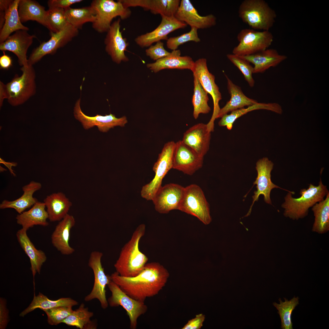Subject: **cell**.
I'll return each instance as SVG.
<instances>
[{
	"label": "cell",
	"instance_id": "6da1fadb",
	"mask_svg": "<svg viewBox=\"0 0 329 329\" xmlns=\"http://www.w3.org/2000/svg\"><path fill=\"white\" fill-rule=\"evenodd\" d=\"M169 276L167 269L156 262L147 263L142 271L134 277L122 276L116 271L110 275L111 280L128 295L144 302L147 298L158 293Z\"/></svg>",
	"mask_w": 329,
	"mask_h": 329
},
{
	"label": "cell",
	"instance_id": "7a4b0ae2",
	"mask_svg": "<svg viewBox=\"0 0 329 329\" xmlns=\"http://www.w3.org/2000/svg\"><path fill=\"white\" fill-rule=\"evenodd\" d=\"M146 226L139 225L133 232L129 241L122 249L114 267L119 275L125 277H134L143 270L148 260L147 257L140 251V241L144 235Z\"/></svg>",
	"mask_w": 329,
	"mask_h": 329
},
{
	"label": "cell",
	"instance_id": "3957f363",
	"mask_svg": "<svg viewBox=\"0 0 329 329\" xmlns=\"http://www.w3.org/2000/svg\"><path fill=\"white\" fill-rule=\"evenodd\" d=\"M326 186L320 179L317 186L310 184L307 189H301L300 197L295 198L288 192L284 197L285 201L281 207L284 209L283 215L293 220L302 219L308 215L310 208L324 199L329 193Z\"/></svg>",
	"mask_w": 329,
	"mask_h": 329
},
{
	"label": "cell",
	"instance_id": "277c9868",
	"mask_svg": "<svg viewBox=\"0 0 329 329\" xmlns=\"http://www.w3.org/2000/svg\"><path fill=\"white\" fill-rule=\"evenodd\" d=\"M239 17L252 29L269 31L276 18V12L264 0H245L238 10Z\"/></svg>",
	"mask_w": 329,
	"mask_h": 329
},
{
	"label": "cell",
	"instance_id": "5b68a950",
	"mask_svg": "<svg viewBox=\"0 0 329 329\" xmlns=\"http://www.w3.org/2000/svg\"><path fill=\"white\" fill-rule=\"evenodd\" d=\"M22 74L15 75L5 84L6 99L10 104L16 106L23 104L36 93V73L33 65L23 66Z\"/></svg>",
	"mask_w": 329,
	"mask_h": 329
},
{
	"label": "cell",
	"instance_id": "8992f818",
	"mask_svg": "<svg viewBox=\"0 0 329 329\" xmlns=\"http://www.w3.org/2000/svg\"><path fill=\"white\" fill-rule=\"evenodd\" d=\"M95 15V19L92 27L99 33L107 32L113 19L119 16L120 19L129 18L131 14V10L125 7L120 0H94L91 3Z\"/></svg>",
	"mask_w": 329,
	"mask_h": 329
},
{
	"label": "cell",
	"instance_id": "52a82bcc",
	"mask_svg": "<svg viewBox=\"0 0 329 329\" xmlns=\"http://www.w3.org/2000/svg\"><path fill=\"white\" fill-rule=\"evenodd\" d=\"M178 210L193 216L204 224L210 223L211 218L209 204L201 188L195 184L185 187Z\"/></svg>",
	"mask_w": 329,
	"mask_h": 329
},
{
	"label": "cell",
	"instance_id": "ba28073f",
	"mask_svg": "<svg viewBox=\"0 0 329 329\" xmlns=\"http://www.w3.org/2000/svg\"><path fill=\"white\" fill-rule=\"evenodd\" d=\"M273 36L269 31H258L251 29H242L238 34V45L232 54L240 56L249 55L264 50L271 45Z\"/></svg>",
	"mask_w": 329,
	"mask_h": 329
},
{
	"label": "cell",
	"instance_id": "9c48e42d",
	"mask_svg": "<svg viewBox=\"0 0 329 329\" xmlns=\"http://www.w3.org/2000/svg\"><path fill=\"white\" fill-rule=\"evenodd\" d=\"M175 143L170 141L164 145L153 169L155 173L153 179L143 186L141 195L147 200H152L155 194L161 187L164 176L172 168L173 158Z\"/></svg>",
	"mask_w": 329,
	"mask_h": 329
},
{
	"label": "cell",
	"instance_id": "30bf717a",
	"mask_svg": "<svg viewBox=\"0 0 329 329\" xmlns=\"http://www.w3.org/2000/svg\"><path fill=\"white\" fill-rule=\"evenodd\" d=\"M107 286L111 293L108 300V305L112 307L122 306L129 317L130 328H136L138 318L147 310V307L144 302L129 296L111 280Z\"/></svg>",
	"mask_w": 329,
	"mask_h": 329
},
{
	"label": "cell",
	"instance_id": "8fae6325",
	"mask_svg": "<svg viewBox=\"0 0 329 329\" xmlns=\"http://www.w3.org/2000/svg\"><path fill=\"white\" fill-rule=\"evenodd\" d=\"M78 30L69 23L58 32L50 33V39L42 43L33 51L28 59V65H33L46 55L55 54L57 49L64 47L76 36Z\"/></svg>",
	"mask_w": 329,
	"mask_h": 329
},
{
	"label": "cell",
	"instance_id": "7c38bea8",
	"mask_svg": "<svg viewBox=\"0 0 329 329\" xmlns=\"http://www.w3.org/2000/svg\"><path fill=\"white\" fill-rule=\"evenodd\" d=\"M102 253L94 251L90 254L88 264L93 270L94 276V282L91 292L86 296L84 300L86 302L94 299L100 302L101 307L106 309L108 305L106 295L105 287L111 280L110 276L106 275L103 267L101 259Z\"/></svg>",
	"mask_w": 329,
	"mask_h": 329
},
{
	"label": "cell",
	"instance_id": "4fadbf2b",
	"mask_svg": "<svg viewBox=\"0 0 329 329\" xmlns=\"http://www.w3.org/2000/svg\"><path fill=\"white\" fill-rule=\"evenodd\" d=\"M274 164L267 157H264L259 160L256 163V168L257 175L254 185H256V190L253 196V203L247 214L245 217L249 215L251 211L252 207L256 201L259 200L260 195L264 197V200L267 203L272 204L270 198L271 190L274 188H279L294 194L295 193L281 188L273 183L271 180V173L273 168Z\"/></svg>",
	"mask_w": 329,
	"mask_h": 329
},
{
	"label": "cell",
	"instance_id": "5bb4252c",
	"mask_svg": "<svg viewBox=\"0 0 329 329\" xmlns=\"http://www.w3.org/2000/svg\"><path fill=\"white\" fill-rule=\"evenodd\" d=\"M193 76L198 79L205 90L212 96L214 103V110L212 115L208 124L210 126H214V121L220 109L219 102L221 99V94L219 88L215 82L214 76L210 73L208 69L207 60L200 58L194 62L191 70Z\"/></svg>",
	"mask_w": 329,
	"mask_h": 329
},
{
	"label": "cell",
	"instance_id": "9a60e30c",
	"mask_svg": "<svg viewBox=\"0 0 329 329\" xmlns=\"http://www.w3.org/2000/svg\"><path fill=\"white\" fill-rule=\"evenodd\" d=\"M203 160L182 140L175 143L172 168L191 175L202 167Z\"/></svg>",
	"mask_w": 329,
	"mask_h": 329
},
{
	"label": "cell",
	"instance_id": "2e32d148",
	"mask_svg": "<svg viewBox=\"0 0 329 329\" xmlns=\"http://www.w3.org/2000/svg\"><path fill=\"white\" fill-rule=\"evenodd\" d=\"M184 190V187L175 183L161 186L152 200L155 210L161 214H167L178 210Z\"/></svg>",
	"mask_w": 329,
	"mask_h": 329
},
{
	"label": "cell",
	"instance_id": "e0dca14e",
	"mask_svg": "<svg viewBox=\"0 0 329 329\" xmlns=\"http://www.w3.org/2000/svg\"><path fill=\"white\" fill-rule=\"evenodd\" d=\"M160 24L152 31L138 36L135 39L136 43L142 48L151 45L154 43L161 40H167L168 35L179 29L184 28L187 24L177 19L175 16H161Z\"/></svg>",
	"mask_w": 329,
	"mask_h": 329
},
{
	"label": "cell",
	"instance_id": "ac0fdd59",
	"mask_svg": "<svg viewBox=\"0 0 329 329\" xmlns=\"http://www.w3.org/2000/svg\"><path fill=\"white\" fill-rule=\"evenodd\" d=\"M80 99L76 102L74 108V115L75 118L82 123L83 128L88 129L97 126L99 130L102 132H107L111 128L119 126L124 127L127 123L125 116L118 118L112 114L102 116L97 115L90 117L86 115L82 111L80 107Z\"/></svg>",
	"mask_w": 329,
	"mask_h": 329
},
{
	"label": "cell",
	"instance_id": "d6986e66",
	"mask_svg": "<svg viewBox=\"0 0 329 329\" xmlns=\"http://www.w3.org/2000/svg\"><path fill=\"white\" fill-rule=\"evenodd\" d=\"M120 21L119 18L111 23L104 40L106 51L112 60L118 64L129 60L125 54L129 43L120 31Z\"/></svg>",
	"mask_w": 329,
	"mask_h": 329
},
{
	"label": "cell",
	"instance_id": "ffe728a7",
	"mask_svg": "<svg viewBox=\"0 0 329 329\" xmlns=\"http://www.w3.org/2000/svg\"><path fill=\"white\" fill-rule=\"evenodd\" d=\"M36 38L35 35L29 34L27 30H17L0 43V50L3 52L9 51L13 53L17 56L19 65L27 66L28 65L27 51L32 44L33 39Z\"/></svg>",
	"mask_w": 329,
	"mask_h": 329
},
{
	"label": "cell",
	"instance_id": "44dd1931",
	"mask_svg": "<svg viewBox=\"0 0 329 329\" xmlns=\"http://www.w3.org/2000/svg\"><path fill=\"white\" fill-rule=\"evenodd\" d=\"M211 133L207 124L199 123L184 133L182 140L199 156L203 158L209 149Z\"/></svg>",
	"mask_w": 329,
	"mask_h": 329
},
{
	"label": "cell",
	"instance_id": "7402d4cb",
	"mask_svg": "<svg viewBox=\"0 0 329 329\" xmlns=\"http://www.w3.org/2000/svg\"><path fill=\"white\" fill-rule=\"evenodd\" d=\"M178 20L189 25L191 28L204 29L211 27L216 24V18L212 14L201 16L189 0H182L175 15Z\"/></svg>",
	"mask_w": 329,
	"mask_h": 329
},
{
	"label": "cell",
	"instance_id": "603a6c76",
	"mask_svg": "<svg viewBox=\"0 0 329 329\" xmlns=\"http://www.w3.org/2000/svg\"><path fill=\"white\" fill-rule=\"evenodd\" d=\"M75 223L74 216L68 214L59 221L51 235L52 244L62 255H69L75 252L69 242L71 230Z\"/></svg>",
	"mask_w": 329,
	"mask_h": 329
},
{
	"label": "cell",
	"instance_id": "cb8c5ba5",
	"mask_svg": "<svg viewBox=\"0 0 329 329\" xmlns=\"http://www.w3.org/2000/svg\"><path fill=\"white\" fill-rule=\"evenodd\" d=\"M27 232V230L21 228L17 232L16 236L21 247L30 259V270L34 278L37 273L40 274L42 266L47 260V256L43 251L36 248Z\"/></svg>",
	"mask_w": 329,
	"mask_h": 329
},
{
	"label": "cell",
	"instance_id": "d4e9b609",
	"mask_svg": "<svg viewBox=\"0 0 329 329\" xmlns=\"http://www.w3.org/2000/svg\"><path fill=\"white\" fill-rule=\"evenodd\" d=\"M48 219L51 222L59 221L68 214L72 202L61 192L53 193L44 199Z\"/></svg>",
	"mask_w": 329,
	"mask_h": 329
},
{
	"label": "cell",
	"instance_id": "484cf974",
	"mask_svg": "<svg viewBox=\"0 0 329 329\" xmlns=\"http://www.w3.org/2000/svg\"><path fill=\"white\" fill-rule=\"evenodd\" d=\"M242 57L254 65L253 73H263L271 67L277 66L287 58L286 55L279 54L276 49L268 48Z\"/></svg>",
	"mask_w": 329,
	"mask_h": 329
},
{
	"label": "cell",
	"instance_id": "4316f807",
	"mask_svg": "<svg viewBox=\"0 0 329 329\" xmlns=\"http://www.w3.org/2000/svg\"><path fill=\"white\" fill-rule=\"evenodd\" d=\"M41 183L32 181L22 188L23 193L18 199L12 201L4 200L0 204V209H14L20 214L32 207L38 201L33 197L34 194L41 188Z\"/></svg>",
	"mask_w": 329,
	"mask_h": 329
},
{
	"label": "cell",
	"instance_id": "83f0119b",
	"mask_svg": "<svg viewBox=\"0 0 329 329\" xmlns=\"http://www.w3.org/2000/svg\"><path fill=\"white\" fill-rule=\"evenodd\" d=\"M225 76L227 80V88L231 97L225 105L220 108L217 119L222 117L230 112L243 108L245 106L252 105L258 102L256 100L246 96L240 87L234 84L227 76Z\"/></svg>",
	"mask_w": 329,
	"mask_h": 329
},
{
	"label": "cell",
	"instance_id": "f1b7e54d",
	"mask_svg": "<svg viewBox=\"0 0 329 329\" xmlns=\"http://www.w3.org/2000/svg\"><path fill=\"white\" fill-rule=\"evenodd\" d=\"M194 62L188 56H181L179 50L172 51L168 55L148 64L147 67L154 73L164 69H189L192 70Z\"/></svg>",
	"mask_w": 329,
	"mask_h": 329
},
{
	"label": "cell",
	"instance_id": "f546056e",
	"mask_svg": "<svg viewBox=\"0 0 329 329\" xmlns=\"http://www.w3.org/2000/svg\"><path fill=\"white\" fill-rule=\"evenodd\" d=\"M18 12L21 22L29 20L35 21L46 27L51 29L47 19V11L45 7L35 1L20 0Z\"/></svg>",
	"mask_w": 329,
	"mask_h": 329
},
{
	"label": "cell",
	"instance_id": "4dcf8cb0",
	"mask_svg": "<svg viewBox=\"0 0 329 329\" xmlns=\"http://www.w3.org/2000/svg\"><path fill=\"white\" fill-rule=\"evenodd\" d=\"M17 223L27 231L34 225H48V215L44 202L38 201L29 210L16 216Z\"/></svg>",
	"mask_w": 329,
	"mask_h": 329
},
{
	"label": "cell",
	"instance_id": "1f68e13d",
	"mask_svg": "<svg viewBox=\"0 0 329 329\" xmlns=\"http://www.w3.org/2000/svg\"><path fill=\"white\" fill-rule=\"evenodd\" d=\"M264 109L279 114H281L283 110L281 106L278 103H257L247 108L238 109L231 112L229 114L224 115L218 122L220 126H226L228 130H231L234 122L239 118L253 111Z\"/></svg>",
	"mask_w": 329,
	"mask_h": 329
},
{
	"label": "cell",
	"instance_id": "d6a6232c",
	"mask_svg": "<svg viewBox=\"0 0 329 329\" xmlns=\"http://www.w3.org/2000/svg\"><path fill=\"white\" fill-rule=\"evenodd\" d=\"M20 0H14L5 12V21L0 31V43L4 42L14 32L19 30H28L29 28L22 24L18 12Z\"/></svg>",
	"mask_w": 329,
	"mask_h": 329
},
{
	"label": "cell",
	"instance_id": "836d02e7",
	"mask_svg": "<svg viewBox=\"0 0 329 329\" xmlns=\"http://www.w3.org/2000/svg\"><path fill=\"white\" fill-rule=\"evenodd\" d=\"M77 305V302L70 298H62L57 300H52L49 299L46 296L39 292L37 296L34 294L31 303L26 309L20 313L19 316L23 317L37 309H40L43 310L61 306L73 307Z\"/></svg>",
	"mask_w": 329,
	"mask_h": 329
},
{
	"label": "cell",
	"instance_id": "e575fe53",
	"mask_svg": "<svg viewBox=\"0 0 329 329\" xmlns=\"http://www.w3.org/2000/svg\"><path fill=\"white\" fill-rule=\"evenodd\" d=\"M314 221L312 228L313 232L319 234L326 233L329 231V193L323 200L316 203L312 208Z\"/></svg>",
	"mask_w": 329,
	"mask_h": 329
},
{
	"label": "cell",
	"instance_id": "d590c367",
	"mask_svg": "<svg viewBox=\"0 0 329 329\" xmlns=\"http://www.w3.org/2000/svg\"><path fill=\"white\" fill-rule=\"evenodd\" d=\"M64 10L68 23L78 30L87 23H92L95 19L94 12L90 5L79 8L69 7Z\"/></svg>",
	"mask_w": 329,
	"mask_h": 329
},
{
	"label": "cell",
	"instance_id": "8d00e7d4",
	"mask_svg": "<svg viewBox=\"0 0 329 329\" xmlns=\"http://www.w3.org/2000/svg\"><path fill=\"white\" fill-rule=\"evenodd\" d=\"M93 315V313L89 311L88 308L85 307L82 303L77 309L73 310L62 323L80 329L95 328L90 319Z\"/></svg>",
	"mask_w": 329,
	"mask_h": 329
},
{
	"label": "cell",
	"instance_id": "74e56055",
	"mask_svg": "<svg viewBox=\"0 0 329 329\" xmlns=\"http://www.w3.org/2000/svg\"><path fill=\"white\" fill-rule=\"evenodd\" d=\"M194 77V93L192 102L193 107V115L197 119L201 113L206 114L211 110L208 105V93L205 90L197 78Z\"/></svg>",
	"mask_w": 329,
	"mask_h": 329
},
{
	"label": "cell",
	"instance_id": "f35d334b",
	"mask_svg": "<svg viewBox=\"0 0 329 329\" xmlns=\"http://www.w3.org/2000/svg\"><path fill=\"white\" fill-rule=\"evenodd\" d=\"M284 299V302L280 298V303L274 302L273 304L278 310V313L281 319V328L292 329L291 316L293 310L299 304V298L294 296L290 300Z\"/></svg>",
	"mask_w": 329,
	"mask_h": 329
},
{
	"label": "cell",
	"instance_id": "ab89813d",
	"mask_svg": "<svg viewBox=\"0 0 329 329\" xmlns=\"http://www.w3.org/2000/svg\"><path fill=\"white\" fill-rule=\"evenodd\" d=\"M179 0H150L149 10L154 14L175 16L180 5Z\"/></svg>",
	"mask_w": 329,
	"mask_h": 329
},
{
	"label": "cell",
	"instance_id": "60d3db41",
	"mask_svg": "<svg viewBox=\"0 0 329 329\" xmlns=\"http://www.w3.org/2000/svg\"><path fill=\"white\" fill-rule=\"evenodd\" d=\"M47 19L51 29V32H58L68 24L65 15L64 9L58 8H49Z\"/></svg>",
	"mask_w": 329,
	"mask_h": 329
},
{
	"label": "cell",
	"instance_id": "b9f144b4",
	"mask_svg": "<svg viewBox=\"0 0 329 329\" xmlns=\"http://www.w3.org/2000/svg\"><path fill=\"white\" fill-rule=\"evenodd\" d=\"M228 59L241 71L245 80L250 87L255 84V81L253 77V67L250 63L242 56L233 54L226 55Z\"/></svg>",
	"mask_w": 329,
	"mask_h": 329
},
{
	"label": "cell",
	"instance_id": "7bdbcfd3",
	"mask_svg": "<svg viewBox=\"0 0 329 329\" xmlns=\"http://www.w3.org/2000/svg\"><path fill=\"white\" fill-rule=\"evenodd\" d=\"M72 307L61 306L43 310L47 315L48 323L51 325H57L73 311Z\"/></svg>",
	"mask_w": 329,
	"mask_h": 329
},
{
	"label": "cell",
	"instance_id": "ee69618b",
	"mask_svg": "<svg viewBox=\"0 0 329 329\" xmlns=\"http://www.w3.org/2000/svg\"><path fill=\"white\" fill-rule=\"evenodd\" d=\"M197 30L195 28L192 27L188 32L168 38L166 42L167 48L173 51L177 50L179 45L188 41H193L196 43L200 42V39L198 36Z\"/></svg>",
	"mask_w": 329,
	"mask_h": 329
},
{
	"label": "cell",
	"instance_id": "f6af8a7d",
	"mask_svg": "<svg viewBox=\"0 0 329 329\" xmlns=\"http://www.w3.org/2000/svg\"><path fill=\"white\" fill-rule=\"evenodd\" d=\"M146 55L154 60L157 61L168 55L170 52L166 51L164 47V44L161 41L154 45L150 46L145 51Z\"/></svg>",
	"mask_w": 329,
	"mask_h": 329
},
{
	"label": "cell",
	"instance_id": "bcb514c9",
	"mask_svg": "<svg viewBox=\"0 0 329 329\" xmlns=\"http://www.w3.org/2000/svg\"><path fill=\"white\" fill-rule=\"evenodd\" d=\"M9 311L7 308L5 299L0 298V329H5L9 321Z\"/></svg>",
	"mask_w": 329,
	"mask_h": 329
},
{
	"label": "cell",
	"instance_id": "7dc6e473",
	"mask_svg": "<svg viewBox=\"0 0 329 329\" xmlns=\"http://www.w3.org/2000/svg\"><path fill=\"white\" fill-rule=\"evenodd\" d=\"M82 0H49L48 1L49 8H58L64 9L74 4L82 2Z\"/></svg>",
	"mask_w": 329,
	"mask_h": 329
},
{
	"label": "cell",
	"instance_id": "c3c4849f",
	"mask_svg": "<svg viewBox=\"0 0 329 329\" xmlns=\"http://www.w3.org/2000/svg\"><path fill=\"white\" fill-rule=\"evenodd\" d=\"M205 319V316L202 314H200L196 317L189 320L182 327V329H199L203 326Z\"/></svg>",
	"mask_w": 329,
	"mask_h": 329
},
{
	"label": "cell",
	"instance_id": "681fc988",
	"mask_svg": "<svg viewBox=\"0 0 329 329\" xmlns=\"http://www.w3.org/2000/svg\"><path fill=\"white\" fill-rule=\"evenodd\" d=\"M12 65V59L11 57L3 53L0 57V69L8 70Z\"/></svg>",
	"mask_w": 329,
	"mask_h": 329
},
{
	"label": "cell",
	"instance_id": "f907efd6",
	"mask_svg": "<svg viewBox=\"0 0 329 329\" xmlns=\"http://www.w3.org/2000/svg\"><path fill=\"white\" fill-rule=\"evenodd\" d=\"M6 99L5 84L2 82H0V106L2 107L5 99Z\"/></svg>",
	"mask_w": 329,
	"mask_h": 329
},
{
	"label": "cell",
	"instance_id": "816d5d0a",
	"mask_svg": "<svg viewBox=\"0 0 329 329\" xmlns=\"http://www.w3.org/2000/svg\"><path fill=\"white\" fill-rule=\"evenodd\" d=\"M0 163L4 164L9 170L11 174L14 176H16V174L14 173L13 170L12 169V166H16L17 165V163L14 162H7L5 161L1 158H0Z\"/></svg>",
	"mask_w": 329,
	"mask_h": 329
},
{
	"label": "cell",
	"instance_id": "f5cc1de1",
	"mask_svg": "<svg viewBox=\"0 0 329 329\" xmlns=\"http://www.w3.org/2000/svg\"><path fill=\"white\" fill-rule=\"evenodd\" d=\"M12 1V0H0V11L5 12Z\"/></svg>",
	"mask_w": 329,
	"mask_h": 329
},
{
	"label": "cell",
	"instance_id": "db71d44e",
	"mask_svg": "<svg viewBox=\"0 0 329 329\" xmlns=\"http://www.w3.org/2000/svg\"><path fill=\"white\" fill-rule=\"evenodd\" d=\"M5 12L0 11V30L3 27L5 21Z\"/></svg>",
	"mask_w": 329,
	"mask_h": 329
},
{
	"label": "cell",
	"instance_id": "11a10c76",
	"mask_svg": "<svg viewBox=\"0 0 329 329\" xmlns=\"http://www.w3.org/2000/svg\"><path fill=\"white\" fill-rule=\"evenodd\" d=\"M6 169H5L4 168L2 167H1L0 166V172H3V171H6Z\"/></svg>",
	"mask_w": 329,
	"mask_h": 329
}]
</instances>
